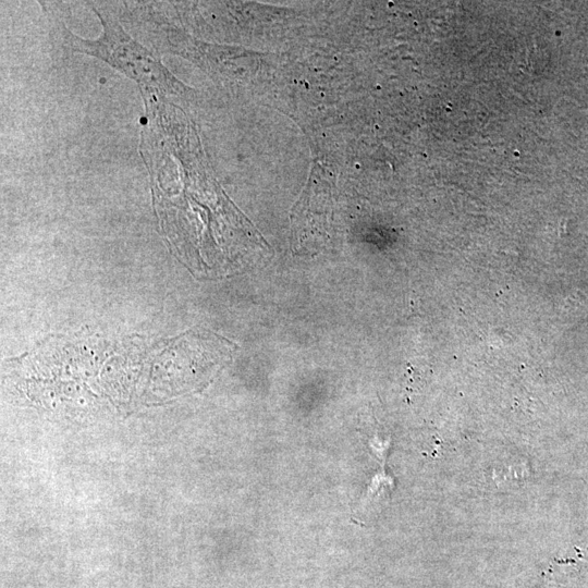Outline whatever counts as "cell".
Segmentation results:
<instances>
[{
	"label": "cell",
	"instance_id": "1",
	"mask_svg": "<svg viewBox=\"0 0 588 588\" xmlns=\"http://www.w3.org/2000/svg\"><path fill=\"white\" fill-rule=\"evenodd\" d=\"M102 26L96 39H84L62 26L63 46L72 52L96 57L118 72L135 81L149 94L181 95L186 87L162 64L160 58L134 39L122 26L108 4L91 5Z\"/></svg>",
	"mask_w": 588,
	"mask_h": 588
}]
</instances>
